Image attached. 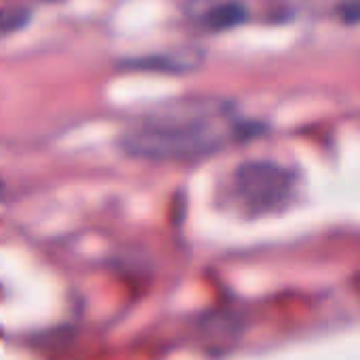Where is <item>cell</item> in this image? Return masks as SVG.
<instances>
[{
    "instance_id": "1",
    "label": "cell",
    "mask_w": 360,
    "mask_h": 360,
    "mask_svg": "<svg viewBox=\"0 0 360 360\" xmlns=\"http://www.w3.org/2000/svg\"><path fill=\"white\" fill-rule=\"evenodd\" d=\"M240 133L228 103L188 99L165 105L133 127L122 137V148L139 158L181 160L217 152Z\"/></svg>"
},
{
    "instance_id": "2",
    "label": "cell",
    "mask_w": 360,
    "mask_h": 360,
    "mask_svg": "<svg viewBox=\"0 0 360 360\" xmlns=\"http://www.w3.org/2000/svg\"><path fill=\"white\" fill-rule=\"evenodd\" d=\"M238 194L251 209H270L291 190V175L270 162H249L236 173Z\"/></svg>"
},
{
    "instance_id": "4",
    "label": "cell",
    "mask_w": 360,
    "mask_h": 360,
    "mask_svg": "<svg viewBox=\"0 0 360 360\" xmlns=\"http://www.w3.org/2000/svg\"><path fill=\"white\" fill-rule=\"evenodd\" d=\"M200 61L198 55H194L192 51H188L186 55H179V53H173V55H167V57H148V59H139V61H133L137 68H162V70H169V72H175V70H190L194 68L196 63Z\"/></svg>"
},
{
    "instance_id": "5",
    "label": "cell",
    "mask_w": 360,
    "mask_h": 360,
    "mask_svg": "<svg viewBox=\"0 0 360 360\" xmlns=\"http://www.w3.org/2000/svg\"><path fill=\"white\" fill-rule=\"evenodd\" d=\"M27 21V11H8V13H4V19H2V32L4 34H11L15 27H19V25H23Z\"/></svg>"
},
{
    "instance_id": "3",
    "label": "cell",
    "mask_w": 360,
    "mask_h": 360,
    "mask_svg": "<svg viewBox=\"0 0 360 360\" xmlns=\"http://www.w3.org/2000/svg\"><path fill=\"white\" fill-rule=\"evenodd\" d=\"M247 19V11L240 2H221L205 13V25L209 30H228Z\"/></svg>"
}]
</instances>
